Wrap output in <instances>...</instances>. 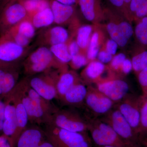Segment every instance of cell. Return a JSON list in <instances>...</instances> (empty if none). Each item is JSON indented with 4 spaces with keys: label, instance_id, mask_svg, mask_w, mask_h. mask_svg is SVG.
<instances>
[{
    "label": "cell",
    "instance_id": "33",
    "mask_svg": "<svg viewBox=\"0 0 147 147\" xmlns=\"http://www.w3.org/2000/svg\"><path fill=\"white\" fill-rule=\"evenodd\" d=\"M126 58V54L124 53L116 54L113 56L112 61L108 64V66L117 76L123 77L121 75V67L123 63Z\"/></svg>",
    "mask_w": 147,
    "mask_h": 147
},
{
    "label": "cell",
    "instance_id": "46",
    "mask_svg": "<svg viewBox=\"0 0 147 147\" xmlns=\"http://www.w3.org/2000/svg\"><path fill=\"white\" fill-rule=\"evenodd\" d=\"M11 0H0V12Z\"/></svg>",
    "mask_w": 147,
    "mask_h": 147
},
{
    "label": "cell",
    "instance_id": "23",
    "mask_svg": "<svg viewBox=\"0 0 147 147\" xmlns=\"http://www.w3.org/2000/svg\"><path fill=\"white\" fill-rule=\"evenodd\" d=\"M45 137L44 131L36 127L26 128L20 134L15 147H32L38 146Z\"/></svg>",
    "mask_w": 147,
    "mask_h": 147
},
{
    "label": "cell",
    "instance_id": "11",
    "mask_svg": "<svg viewBox=\"0 0 147 147\" xmlns=\"http://www.w3.org/2000/svg\"><path fill=\"white\" fill-rule=\"evenodd\" d=\"M58 73L44 72L41 75H33L28 79L30 86L47 101L58 97L56 89V78Z\"/></svg>",
    "mask_w": 147,
    "mask_h": 147
},
{
    "label": "cell",
    "instance_id": "51",
    "mask_svg": "<svg viewBox=\"0 0 147 147\" xmlns=\"http://www.w3.org/2000/svg\"><path fill=\"white\" fill-rule=\"evenodd\" d=\"M2 63L1 62H0V64H1Z\"/></svg>",
    "mask_w": 147,
    "mask_h": 147
},
{
    "label": "cell",
    "instance_id": "15",
    "mask_svg": "<svg viewBox=\"0 0 147 147\" xmlns=\"http://www.w3.org/2000/svg\"><path fill=\"white\" fill-rule=\"evenodd\" d=\"M71 38L69 32L62 26H50L43 29L38 35L37 42L40 46L49 47L66 43Z\"/></svg>",
    "mask_w": 147,
    "mask_h": 147
},
{
    "label": "cell",
    "instance_id": "17",
    "mask_svg": "<svg viewBox=\"0 0 147 147\" xmlns=\"http://www.w3.org/2000/svg\"><path fill=\"white\" fill-rule=\"evenodd\" d=\"M54 17V24L58 26L69 25L78 19L76 6L65 5L55 0L50 1Z\"/></svg>",
    "mask_w": 147,
    "mask_h": 147
},
{
    "label": "cell",
    "instance_id": "3",
    "mask_svg": "<svg viewBox=\"0 0 147 147\" xmlns=\"http://www.w3.org/2000/svg\"><path fill=\"white\" fill-rule=\"evenodd\" d=\"M24 71L31 76L49 71L53 67L61 69L66 65L55 59L49 47L40 46L27 57L24 62Z\"/></svg>",
    "mask_w": 147,
    "mask_h": 147
},
{
    "label": "cell",
    "instance_id": "4",
    "mask_svg": "<svg viewBox=\"0 0 147 147\" xmlns=\"http://www.w3.org/2000/svg\"><path fill=\"white\" fill-rule=\"evenodd\" d=\"M88 118V131L95 146L126 147L133 145L122 139L110 125L99 118Z\"/></svg>",
    "mask_w": 147,
    "mask_h": 147
},
{
    "label": "cell",
    "instance_id": "29",
    "mask_svg": "<svg viewBox=\"0 0 147 147\" xmlns=\"http://www.w3.org/2000/svg\"><path fill=\"white\" fill-rule=\"evenodd\" d=\"M10 30H13L32 40L35 36L36 29L29 17L25 18Z\"/></svg>",
    "mask_w": 147,
    "mask_h": 147
},
{
    "label": "cell",
    "instance_id": "42",
    "mask_svg": "<svg viewBox=\"0 0 147 147\" xmlns=\"http://www.w3.org/2000/svg\"><path fill=\"white\" fill-rule=\"evenodd\" d=\"M0 147H14L11 139L4 134L0 136Z\"/></svg>",
    "mask_w": 147,
    "mask_h": 147
},
{
    "label": "cell",
    "instance_id": "28",
    "mask_svg": "<svg viewBox=\"0 0 147 147\" xmlns=\"http://www.w3.org/2000/svg\"><path fill=\"white\" fill-rule=\"evenodd\" d=\"M55 59L61 64L67 65L71 60L67 42L52 45L49 47Z\"/></svg>",
    "mask_w": 147,
    "mask_h": 147
},
{
    "label": "cell",
    "instance_id": "26",
    "mask_svg": "<svg viewBox=\"0 0 147 147\" xmlns=\"http://www.w3.org/2000/svg\"><path fill=\"white\" fill-rule=\"evenodd\" d=\"M36 29H44L54 24V17L50 7L35 13L29 17Z\"/></svg>",
    "mask_w": 147,
    "mask_h": 147
},
{
    "label": "cell",
    "instance_id": "50",
    "mask_svg": "<svg viewBox=\"0 0 147 147\" xmlns=\"http://www.w3.org/2000/svg\"><path fill=\"white\" fill-rule=\"evenodd\" d=\"M35 1H42V0H35Z\"/></svg>",
    "mask_w": 147,
    "mask_h": 147
},
{
    "label": "cell",
    "instance_id": "37",
    "mask_svg": "<svg viewBox=\"0 0 147 147\" xmlns=\"http://www.w3.org/2000/svg\"><path fill=\"white\" fill-rule=\"evenodd\" d=\"M105 50L110 55L115 56L117 54L119 45L117 42L114 40L110 38L109 36L105 40L104 44L102 45Z\"/></svg>",
    "mask_w": 147,
    "mask_h": 147
},
{
    "label": "cell",
    "instance_id": "1",
    "mask_svg": "<svg viewBox=\"0 0 147 147\" xmlns=\"http://www.w3.org/2000/svg\"><path fill=\"white\" fill-rule=\"evenodd\" d=\"M105 17L102 25L108 36L117 43L120 49L124 50L128 46V40L133 36L132 23L124 16L104 7Z\"/></svg>",
    "mask_w": 147,
    "mask_h": 147
},
{
    "label": "cell",
    "instance_id": "19",
    "mask_svg": "<svg viewBox=\"0 0 147 147\" xmlns=\"http://www.w3.org/2000/svg\"><path fill=\"white\" fill-rule=\"evenodd\" d=\"M81 82L80 76L75 71L68 70L67 68L61 69L56 78L58 97L61 99L71 87Z\"/></svg>",
    "mask_w": 147,
    "mask_h": 147
},
{
    "label": "cell",
    "instance_id": "12",
    "mask_svg": "<svg viewBox=\"0 0 147 147\" xmlns=\"http://www.w3.org/2000/svg\"><path fill=\"white\" fill-rule=\"evenodd\" d=\"M95 86L115 104L123 99L129 90L128 83L121 77H117L98 83Z\"/></svg>",
    "mask_w": 147,
    "mask_h": 147
},
{
    "label": "cell",
    "instance_id": "31",
    "mask_svg": "<svg viewBox=\"0 0 147 147\" xmlns=\"http://www.w3.org/2000/svg\"><path fill=\"white\" fill-rule=\"evenodd\" d=\"M106 7L129 20V7L131 0H106Z\"/></svg>",
    "mask_w": 147,
    "mask_h": 147
},
{
    "label": "cell",
    "instance_id": "24",
    "mask_svg": "<svg viewBox=\"0 0 147 147\" xmlns=\"http://www.w3.org/2000/svg\"><path fill=\"white\" fill-rule=\"evenodd\" d=\"M94 28L93 24L80 25L75 32L74 37L76 42L81 52L86 55Z\"/></svg>",
    "mask_w": 147,
    "mask_h": 147
},
{
    "label": "cell",
    "instance_id": "5",
    "mask_svg": "<svg viewBox=\"0 0 147 147\" xmlns=\"http://www.w3.org/2000/svg\"><path fill=\"white\" fill-rule=\"evenodd\" d=\"M46 124L74 132L88 131V118L71 109L56 110L52 113Z\"/></svg>",
    "mask_w": 147,
    "mask_h": 147
},
{
    "label": "cell",
    "instance_id": "41",
    "mask_svg": "<svg viewBox=\"0 0 147 147\" xmlns=\"http://www.w3.org/2000/svg\"><path fill=\"white\" fill-rule=\"evenodd\" d=\"M132 69L133 68L131 59L127 58L122 65L121 70V75L122 77L126 76L130 73Z\"/></svg>",
    "mask_w": 147,
    "mask_h": 147
},
{
    "label": "cell",
    "instance_id": "35",
    "mask_svg": "<svg viewBox=\"0 0 147 147\" xmlns=\"http://www.w3.org/2000/svg\"><path fill=\"white\" fill-rule=\"evenodd\" d=\"M89 63L86 54L80 52L79 54L71 57V60L69 64L71 68L76 70L86 66Z\"/></svg>",
    "mask_w": 147,
    "mask_h": 147
},
{
    "label": "cell",
    "instance_id": "39",
    "mask_svg": "<svg viewBox=\"0 0 147 147\" xmlns=\"http://www.w3.org/2000/svg\"><path fill=\"white\" fill-rule=\"evenodd\" d=\"M113 57V55H110L103 47H101L98 54L96 60L102 63L106 64L110 63Z\"/></svg>",
    "mask_w": 147,
    "mask_h": 147
},
{
    "label": "cell",
    "instance_id": "6",
    "mask_svg": "<svg viewBox=\"0 0 147 147\" xmlns=\"http://www.w3.org/2000/svg\"><path fill=\"white\" fill-rule=\"evenodd\" d=\"M100 119L110 125L117 134L131 145H142L140 136L137 134L118 109L114 106Z\"/></svg>",
    "mask_w": 147,
    "mask_h": 147
},
{
    "label": "cell",
    "instance_id": "48",
    "mask_svg": "<svg viewBox=\"0 0 147 147\" xmlns=\"http://www.w3.org/2000/svg\"><path fill=\"white\" fill-rule=\"evenodd\" d=\"M142 145H144L145 147H147V143L145 142H142Z\"/></svg>",
    "mask_w": 147,
    "mask_h": 147
},
{
    "label": "cell",
    "instance_id": "7",
    "mask_svg": "<svg viewBox=\"0 0 147 147\" xmlns=\"http://www.w3.org/2000/svg\"><path fill=\"white\" fill-rule=\"evenodd\" d=\"M28 17L26 10L19 0H11L0 12V36Z\"/></svg>",
    "mask_w": 147,
    "mask_h": 147
},
{
    "label": "cell",
    "instance_id": "18",
    "mask_svg": "<svg viewBox=\"0 0 147 147\" xmlns=\"http://www.w3.org/2000/svg\"><path fill=\"white\" fill-rule=\"evenodd\" d=\"M4 99L5 108L2 131L3 134L11 138L13 143L17 129L16 108L13 98L10 94Z\"/></svg>",
    "mask_w": 147,
    "mask_h": 147
},
{
    "label": "cell",
    "instance_id": "22",
    "mask_svg": "<svg viewBox=\"0 0 147 147\" xmlns=\"http://www.w3.org/2000/svg\"><path fill=\"white\" fill-rule=\"evenodd\" d=\"M87 92L88 87L83 82H80L71 87L61 100L65 105L79 107L84 104Z\"/></svg>",
    "mask_w": 147,
    "mask_h": 147
},
{
    "label": "cell",
    "instance_id": "10",
    "mask_svg": "<svg viewBox=\"0 0 147 147\" xmlns=\"http://www.w3.org/2000/svg\"><path fill=\"white\" fill-rule=\"evenodd\" d=\"M84 104L94 117H101L112 110L115 103L92 85L88 86Z\"/></svg>",
    "mask_w": 147,
    "mask_h": 147
},
{
    "label": "cell",
    "instance_id": "47",
    "mask_svg": "<svg viewBox=\"0 0 147 147\" xmlns=\"http://www.w3.org/2000/svg\"><path fill=\"white\" fill-rule=\"evenodd\" d=\"M95 147H142V145H132V146H128L126 147H117L112 146H95Z\"/></svg>",
    "mask_w": 147,
    "mask_h": 147
},
{
    "label": "cell",
    "instance_id": "34",
    "mask_svg": "<svg viewBox=\"0 0 147 147\" xmlns=\"http://www.w3.org/2000/svg\"><path fill=\"white\" fill-rule=\"evenodd\" d=\"M1 36L5 37L13 40L18 45L25 48H28L31 41L30 40L12 30H9L6 33Z\"/></svg>",
    "mask_w": 147,
    "mask_h": 147
},
{
    "label": "cell",
    "instance_id": "13",
    "mask_svg": "<svg viewBox=\"0 0 147 147\" xmlns=\"http://www.w3.org/2000/svg\"><path fill=\"white\" fill-rule=\"evenodd\" d=\"M28 48L18 45L13 40L0 36V62L4 63L17 64L25 57Z\"/></svg>",
    "mask_w": 147,
    "mask_h": 147
},
{
    "label": "cell",
    "instance_id": "2",
    "mask_svg": "<svg viewBox=\"0 0 147 147\" xmlns=\"http://www.w3.org/2000/svg\"><path fill=\"white\" fill-rule=\"evenodd\" d=\"M46 124L45 138L55 147H92L94 145L88 131L74 132Z\"/></svg>",
    "mask_w": 147,
    "mask_h": 147
},
{
    "label": "cell",
    "instance_id": "43",
    "mask_svg": "<svg viewBox=\"0 0 147 147\" xmlns=\"http://www.w3.org/2000/svg\"><path fill=\"white\" fill-rule=\"evenodd\" d=\"M5 108V101L3 100V99L0 98V131H3Z\"/></svg>",
    "mask_w": 147,
    "mask_h": 147
},
{
    "label": "cell",
    "instance_id": "14",
    "mask_svg": "<svg viewBox=\"0 0 147 147\" xmlns=\"http://www.w3.org/2000/svg\"><path fill=\"white\" fill-rule=\"evenodd\" d=\"M19 72L17 64H0V98L4 99L18 84Z\"/></svg>",
    "mask_w": 147,
    "mask_h": 147
},
{
    "label": "cell",
    "instance_id": "36",
    "mask_svg": "<svg viewBox=\"0 0 147 147\" xmlns=\"http://www.w3.org/2000/svg\"><path fill=\"white\" fill-rule=\"evenodd\" d=\"M142 91V95L147 97V67L137 75Z\"/></svg>",
    "mask_w": 147,
    "mask_h": 147
},
{
    "label": "cell",
    "instance_id": "44",
    "mask_svg": "<svg viewBox=\"0 0 147 147\" xmlns=\"http://www.w3.org/2000/svg\"><path fill=\"white\" fill-rule=\"evenodd\" d=\"M58 2L65 5L75 6L78 5L79 0H55Z\"/></svg>",
    "mask_w": 147,
    "mask_h": 147
},
{
    "label": "cell",
    "instance_id": "16",
    "mask_svg": "<svg viewBox=\"0 0 147 147\" xmlns=\"http://www.w3.org/2000/svg\"><path fill=\"white\" fill-rule=\"evenodd\" d=\"M77 5L85 20L93 25L103 22L105 12L101 0H79Z\"/></svg>",
    "mask_w": 147,
    "mask_h": 147
},
{
    "label": "cell",
    "instance_id": "32",
    "mask_svg": "<svg viewBox=\"0 0 147 147\" xmlns=\"http://www.w3.org/2000/svg\"><path fill=\"white\" fill-rule=\"evenodd\" d=\"M141 96L140 127L139 130L140 138L142 135L147 133V97L142 95Z\"/></svg>",
    "mask_w": 147,
    "mask_h": 147
},
{
    "label": "cell",
    "instance_id": "38",
    "mask_svg": "<svg viewBox=\"0 0 147 147\" xmlns=\"http://www.w3.org/2000/svg\"><path fill=\"white\" fill-rule=\"evenodd\" d=\"M144 0H131L129 7L128 20L132 23L137 11L142 6Z\"/></svg>",
    "mask_w": 147,
    "mask_h": 147
},
{
    "label": "cell",
    "instance_id": "20",
    "mask_svg": "<svg viewBox=\"0 0 147 147\" xmlns=\"http://www.w3.org/2000/svg\"><path fill=\"white\" fill-rule=\"evenodd\" d=\"M9 94L13 98L16 108L17 129L13 140V146L15 147L18 137L21 133L26 128L28 122L29 121V117L21 101V97L15 88Z\"/></svg>",
    "mask_w": 147,
    "mask_h": 147
},
{
    "label": "cell",
    "instance_id": "8",
    "mask_svg": "<svg viewBox=\"0 0 147 147\" xmlns=\"http://www.w3.org/2000/svg\"><path fill=\"white\" fill-rule=\"evenodd\" d=\"M141 103V96L128 93L115 105L139 136Z\"/></svg>",
    "mask_w": 147,
    "mask_h": 147
},
{
    "label": "cell",
    "instance_id": "25",
    "mask_svg": "<svg viewBox=\"0 0 147 147\" xmlns=\"http://www.w3.org/2000/svg\"><path fill=\"white\" fill-rule=\"evenodd\" d=\"M131 60L132 70L137 75L147 67V49L136 43L132 50Z\"/></svg>",
    "mask_w": 147,
    "mask_h": 147
},
{
    "label": "cell",
    "instance_id": "30",
    "mask_svg": "<svg viewBox=\"0 0 147 147\" xmlns=\"http://www.w3.org/2000/svg\"><path fill=\"white\" fill-rule=\"evenodd\" d=\"M26 10L28 17L35 13L50 7V2L47 0H19Z\"/></svg>",
    "mask_w": 147,
    "mask_h": 147
},
{
    "label": "cell",
    "instance_id": "21",
    "mask_svg": "<svg viewBox=\"0 0 147 147\" xmlns=\"http://www.w3.org/2000/svg\"><path fill=\"white\" fill-rule=\"evenodd\" d=\"M108 36L101 24L94 25L86 53L87 58L89 62L96 60L98 52Z\"/></svg>",
    "mask_w": 147,
    "mask_h": 147
},
{
    "label": "cell",
    "instance_id": "40",
    "mask_svg": "<svg viewBox=\"0 0 147 147\" xmlns=\"http://www.w3.org/2000/svg\"><path fill=\"white\" fill-rule=\"evenodd\" d=\"M69 51L71 57L75 56L81 52L79 45L77 44L76 40L71 38L67 42Z\"/></svg>",
    "mask_w": 147,
    "mask_h": 147
},
{
    "label": "cell",
    "instance_id": "27",
    "mask_svg": "<svg viewBox=\"0 0 147 147\" xmlns=\"http://www.w3.org/2000/svg\"><path fill=\"white\" fill-rule=\"evenodd\" d=\"M135 23L134 36L136 43L147 49V16Z\"/></svg>",
    "mask_w": 147,
    "mask_h": 147
},
{
    "label": "cell",
    "instance_id": "9",
    "mask_svg": "<svg viewBox=\"0 0 147 147\" xmlns=\"http://www.w3.org/2000/svg\"><path fill=\"white\" fill-rule=\"evenodd\" d=\"M80 78L84 84L88 86L120 77L109 67L108 65L102 63L97 60L91 61L82 70Z\"/></svg>",
    "mask_w": 147,
    "mask_h": 147
},
{
    "label": "cell",
    "instance_id": "49",
    "mask_svg": "<svg viewBox=\"0 0 147 147\" xmlns=\"http://www.w3.org/2000/svg\"><path fill=\"white\" fill-rule=\"evenodd\" d=\"M142 142H146L147 143V138L146 139H142Z\"/></svg>",
    "mask_w": 147,
    "mask_h": 147
},
{
    "label": "cell",
    "instance_id": "45",
    "mask_svg": "<svg viewBox=\"0 0 147 147\" xmlns=\"http://www.w3.org/2000/svg\"><path fill=\"white\" fill-rule=\"evenodd\" d=\"M38 147H55L54 145L47 139L46 140L44 139L40 144Z\"/></svg>",
    "mask_w": 147,
    "mask_h": 147
}]
</instances>
